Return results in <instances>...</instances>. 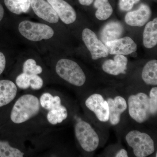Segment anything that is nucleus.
<instances>
[{
	"instance_id": "obj_1",
	"label": "nucleus",
	"mask_w": 157,
	"mask_h": 157,
	"mask_svg": "<svg viewBox=\"0 0 157 157\" xmlns=\"http://www.w3.org/2000/svg\"><path fill=\"white\" fill-rule=\"evenodd\" d=\"M40 109L39 99L27 94L20 97L11 110L10 118L14 124L23 123L38 114Z\"/></svg>"
},
{
	"instance_id": "obj_2",
	"label": "nucleus",
	"mask_w": 157,
	"mask_h": 157,
	"mask_svg": "<svg viewBox=\"0 0 157 157\" xmlns=\"http://www.w3.org/2000/svg\"><path fill=\"white\" fill-rule=\"evenodd\" d=\"M128 104L130 116L139 123L144 122L151 116L157 114L152 108L149 97L145 93L140 92L130 96Z\"/></svg>"
},
{
	"instance_id": "obj_3",
	"label": "nucleus",
	"mask_w": 157,
	"mask_h": 157,
	"mask_svg": "<svg viewBox=\"0 0 157 157\" xmlns=\"http://www.w3.org/2000/svg\"><path fill=\"white\" fill-rule=\"evenodd\" d=\"M56 70L61 78L75 86H82L86 80L85 74L80 66L71 60H59L57 63Z\"/></svg>"
},
{
	"instance_id": "obj_4",
	"label": "nucleus",
	"mask_w": 157,
	"mask_h": 157,
	"mask_svg": "<svg viewBox=\"0 0 157 157\" xmlns=\"http://www.w3.org/2000/svg\"><path fill=\"white\" fill-rule=\"evenodd\" d=\"M126 140L137 157H146L155 152L154 141L149 135L138 131H132L126 136Z\"/></svg>"
},
{
	"instance_id": "obj_5",
	"label": "nucleus",
	"mask_w": 157,
	"mask_h": 157,
	"mask_svg": "<svg viewBox=\"0 0 157 157\" xmlns=\"http://www.w3.org/2000/svg\"><path fill=\"white\" fill-rule=\"evenodd\" d=\"M18 30L23 36L34 42L50 39L54 34L53 29L47 25L27 20L20 22Z\"/></svg>"
},
{
	"instance_id": "obj_6",
	"label": "nucleus",
	"mask_w": 157,
	"mask_h": 157,
	"mask_svg": "<svg viewBox=\"0 0 157 157\" xmlns=\"http://www.w3.org/2000/svg\"><path fill=\"white\" fill-rule=\"evenodd\" d=\"M75 133L80 146L87 152L94 151L99 146V136L89 124L81 121L76 124Z\"/></svg>"
},
{
	"instance_id": "obj_7",
	"label": "nucleus",
	"mask_w": 157,
	"mask_h": 157,
	"mask_svg": "<svg viewBox=\"0 0 157 157\" xmlns=\"http://www.w3.org/2000/svg\"><path fill=\"white\" fill-rule=\"evenodd\" d=\"M82 39L84 44L90 52L92 58L97 60L108 56L109 53L106 46L98 39L95 33L89 29L82 31Z\"/></svg>"
},
{
	"instance_id": "obj_8",
	"label": "nucleus",
	"mask_w": 157,
	"mask_h": 157,
	"mask_svg": "<svg viewBox=\"0 0 157 157\" xmlns=\"http://www.w3.org/2000/svg\"><path fill=\"white\" fill-rule=\"evenodd\" d=\"M86 107L93 111L99 121H108L109 120V110L108 103L102 95L95 94L87 98L85 102Z\"/></svg>"
},
{
	"instance_id": "obj_9",
	"label": "nucleus",
	"mask_w": 157,
	"mask_h": 157,
	"mask_svg": "<svg viewBox=\"0 0 157 157\" xmlns=\"http://www.w3.org/2000/svg\"><path fill=\"white\" fill-rule=\"evenodd\" d=\"M108 53L111 55H128L137 50V45L131 38H124L109 41L105 44Z\"/></svg>"
},
{
	"instance_id": "obj_10",
	"label": "nucleus",
	"mask_w": 157,
	"mask_h": 157,
	"mask_svg": "<svg viewBox=\"0 0 157 157\" xmlns=\"http://www.w3.org/2000/svg\"><path fill=\"white\" fill-rule=\"evenodd\" d=\"M31 6L36 15L45 21L52 24L59 21L56 12L45 0H31Z\"/></svg>"
},
{
	"instance_id": "obj_11",
	"label": "nucleus",
	"mask_w": 157,
	"mask_h": 157,
	"mask_svg": "<svg viewBox=\"0 0 157 157\" xmlns=\"http://www.w3.org/2000/svg\"><path fill=\"white\" fill-rule=\"evenodd\" d=\"M47 2L52 6L63 22L66 24H70L76 21V11L64 0H47Z\"/></svg>"
},
{
	"instance_id": "obj_12",
	"label": "nucleus",
	"mask_w": 157,
	"mask_h": 157,
	"mask_svg": "<svg viewBox=\"0 0 157 157\" xmlns=\"http://www.w3.org/2000/svg\"><path fill=\"white\" fill-rule=\"evenodd\" d=\"M151 15V10L149 6L142 4L137 10L128 12L125 21L127 24L132 26H143L148 21Z\"/></svg>"
},
{
	"instance_id": "obj_13",
	"label": "nucleus",
	"mask_w": 157,
	"mask_h": 157,
	"mask_svg": "<svg viewBox=\"0 0 157 157\" xmlns=\"http://www.w3.org/2000/svg\"><path fill=\"white\" fill-rule=\"evenodd\" d=\"M109 110V120L113 125H116L121 120L122 113L126 110V101L121 96H117L114 99L108 98L107 100Z\"/></svg>"
},
{
	"instance_id": "obj_14",
	"label": "nucleus",
	"mask_w": 157,
	"mask_h": 157,
	"mask_svg": "<svg viewBox=\"0 0 157 157\" xmlns=\"http://www.w3.org/2000/svg\"><path fill=\"white\" fill-rule=\"evenodd\" d=\"M128 60L122 55H115L114 60L105 61L102 68L105 73L110 75L117 76L121 73L125 74Z\"/></svg>"
},
{
	"instance_id": "obj_15",
	"label": "nucleus",
	"mask_w": 157,
	"mask_h": 157,
	"mask_svg": "<svg viewBox=\"0 0 157 157\" xmlns=\"http://www.w3.org/2000/svg\"><path fill=\"white\" fill-rule=\"evenodd\" d=\"M17 87L9 80H0V107L11 103L17 94Z\"/></svg>"
},
{
	"instance_id": "obj_16",
	"label": "nucleus",
	"mask_w": 157,
	"mask_h": 157,
	"mask_svg": "<svg viewBox=\"0 0 157 157\" xmlns=\"http://www.w3.org/2000/svg\"><path fill=\"white\" fill-rule=\"evenodd\" d=\"M16 84L20 89L26 90L31 87L34 90H39L43 85V79L38 75H30L23 73L17 76Z\"/></svg>"
},
{
	"instance_id": "obj_17",
	"label": "nucleus",
	"mask_w": 157,
	"mask_h": 157,
	"mask_svg": "<svg viewBox=\"0 0 157 157\" xmlns=\"http://www.w3.org/2000/svg\"><path fill=\"white\" fill-rule=\"evenodd\" d=\"M124 27L119 22L112 21L107 24L101 31V37L102 42L113 41L120 39L124 33Z\"/></svg>"
},
{
	"instance_id": "obj_18",
	"label": "nucleus",
	"mask_w": 157,
	"mask_h": 157,
	"mask_svg": "<svg viewBox=\"0 0 157 157\" xmlns=\"http://www.w3.org/2000/svg\"><path fill=\"white\" fill-rule=\"evenodd\" d=\"M143 44L145 47L151 48L157 44V19L147 24L143 33Z\"/></svg>"
},
{
	"instance_id": "obj_19",
	"label": "nucleus",
	"mask_w": 157,
	"mask_h": 157,
	"mask_svg": "<svg viewBox=\"0 0 157 157\" xmlns=\"http://www.w3.org/2000/svg\"><path fill=\"white\" fill-rule=\"evenodd\" d=\"M142 78L147 85H157V61L151 60L146 64L142 70Z\"/></svg>"
},
{
	"instance_id": "obj_20",
	"label": "nucleus",
	"mask_w": 157,
	"mask_h": 157,
	"mask_svg": "<svg viewBox=\"0 0 157 157\" xmlns=\"http://www.w3.org/2000/svg\"><path fill=\"white\" fill-rule=\"evenodd\" d=\"M68 112L67 108L61 104L58 105L53 109L48 110L47 115V120L52 125L61 123L67 118Z\"/></svg>"
},
{
	"instance_id": "obj_21",
	"label": "nucleus",
	"mask_w": 157,
	"mask_h": 157,
	"mask_svg": "<svg viewBox=\"0 0 157 157\" xmlns=\"http://www.w3.org/2000/svg\"><path fill=\"white\" fill-rule=\"evenodd\" d=\"M94 5L97 9L95 15L98 19L105 20L112 14L113 10L108 0H96Z\"/></svg>"
},
{
	"instance_id": "obj_22",
	"label": "nucleus",
	"mask_w": 157,
	"mask_h": 157,
	"mask_svg": "<svg viewBox=\"0 0 157 157\" xmlns=\"http://www.w3.org/2000/svg\"><path fill=\"white\" fill-rule=\"evenodd\" d=\"M41 106L48 110L53 109L54 107L61 104V99L59 96L53 97L48 93L42 94L39 99Z\"/></svg>"
},
{
	"instance_id": "obj_23",
	"label": "nucleus",
	"mask_w": 157,
	"mask_h": 157,
	"mask_svg": "<svg viewBox=\"0 0 157 157\" xmlns=\"http://www.w3.org/2000/svg\"><path fill=\"white\" fill-rule=\"evenodd\" d=\"M24 155L23 152L11 147L9 142L0 140V157H22Z\"/></svg>"
},
{
	"instance_id": "obj_24",
	"label": "nucleus",
	"mask_w": 157,
	"mask_h": 157,
	"mask_svg": "<svg viewBox=\"0 0 157 157\" xmlns=\"http://www.w3.org/2000/svg\"><path fill=\"white\" fill-rule=\"evenodd\" d=\"M23 72L30 75H38L42 72L41 66L37 65L36 62L33 59H29L24 63Z\"/></svg>"
},
{
	"instance_id": "obj_25",
	"label": "nucleus",
	"mask_w": 157,
	"mask_h": 157,
	"mask_svg": "<svg viewBox=\"0 0 157 157\" xmlns=\"http://www.w3.org/2000/svg\"><path fill=\"white\" fill-rule=\"evenodd\" d=\"M5 5L9 11L16 14L22 13L19 2L15 0H4Z\"/></svg>"
},
{
	"instance_id": "obj_26",
	"label": "nucleus",
	"mask_w": 157,
	"mask_h": 157,
	"mask_svg": "<svg viewBox=\"0 0 157 157\" xmlns=\"http://www.w3.org/2000/svg\"><path fill=\"white\" fill-rule=\"evenodd\" d=\"M140 0H120L119 7L123 11H129L133 8L135 4L139 2Z\"/></svg>"
},
{
	"instance_id": "obj_27",
	"label": "nucleus",
	"mask_w": 157,
	"mask_h": 157,
	"mask_svg": "<svg viewBox=\"0 0 157 157\" xmlns=\"http://www.w3.org/2000/svg\"><path fill=\"white\" fill-rule=\"evenodd\" d=\"M150 101L152 108L155 113H157V87H154L151 90L149 94Z\"/></svg>"
},
{
	"instance_id": "obj_28",
	"label": "nucleus",
	"mask_w": 157,
	"mask_h": 157,
	"mask_svg": "<svg viewBox=\"0 0 157 157\" xmlns=\"http://www.w3.org/2000/svg\"><path fill=\"white\" fill-rule=\"evenodd\" d=\"M19 2L22 12H27L31 6V0H21Z\"/></svg>"
},
{
	"instance_id": "obj_29",
	"label": "nucleus",
	"mask_w": 157,
	"mask_h": 157,
	"mask_svg": "<svg viewBox=\"0 0 157 157\" xmlns=\"http://www.w3.org/2000/svg\"><path fill=\"white\" fill-rule=\"evenodd\" d=\"M6 66V57L2 52H0V75L5 70Z\"/></svg>"
},
{
	"instance_id": "obj_30",
	"label": "nucleus",
	"mask_w": 157,
	"mask_h": 157,
	"mask_svg": "<svg viewBox=\"0 0 157 157\" xmlns=\"http://www.w3.org/2000/svg\"><path fill=\"white\" fill-rule=\"evenodd\" d=\"M115 157H128V152L125 150L124 149H122L121 150L118 152L116 155Z\"/></svg>"
},
{
	"instance_id": "obj_31",
	"label": "nucleus",
	"mask_w": 157,
	"mask_h": 157,
	"mask_svg": "<svg viewBox=\"0 0 157 157\" xmlns=\"http://www.w3.org/2000/svg\"><path fill=\"white\" fill-rule=\"evenodd\" d=\"M79 3L82 6H89L93 3L94 0H78Z\"/></svg>"
},
{
	"instance_id": "obj_32",
	"label": "nucleus",
	"mask_w": 157,
	"mask_h": 157,
	"mask_svg": "<svg viewBox=\"0 0 157 157\" xmlns=\"http://www.w3.org/2000/svg\"><path fill=\"white\" fill-rule=\"evenodd\" d=\"M4 15V9L2 6L0 4V21L2 19Z\"/></svg>"
},
{
	"instance_id": "obj_33",
	"label": "nucleus",
	"mask_w": 157,
	"mask_h": 157,
	"mask_svg": "<svg viewBox=\"0 0 157 157\" xmlns=\"http://www.w3.org/2000/svg\"><path fill=\"white\" fill-rule=\"evenodd\" d=\"M15 1H17V2H20L21 0H15Z\"/></svg>"
}]
</instances>
